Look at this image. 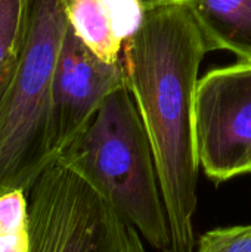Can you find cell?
<instances>
[{
	"instance_id": "52a82bcc",
	"label": "cell",
	"mask_w": 251,
	"mask_h": 252,
	"mask_svg": "<svg viewBox=\"0 0 251 252\" xmlns=\"http://www.w3.org/2000/svg\"><path fill=\"white\" fill-rule=\"evenodd\" d=\"M207 50H228L251 62V0H185Z\"/></svg>"
},
{
	"instance_id": "5bb4252c",
	"label": "cell",
	"mask_w": 251,
	"mask_h": 252,
	"mask_svg": "<svg viewBox=\"0 0 251 252\" xmlns=\"http://www.w3.org/2000/svg\"><path fill=\"white\" fill-rule=\"evenodd\" d=\"M176 1H185V0H143L145 7L157 6V4H166V3H176Z\"/></svg>"
},
{
	"instance_id": "9c48e42d",
	"label": "cell",
	"mask_w": 251,
	"mask_h": 252,
	"mask_svg": "<svg viewBox=\"0 0 251 252\" xmlns=\"http://www.w3.org/2000/svg\"><path fill=\"white\" fill-rule=\"evenodd\" d=\"M33 0H0V77L13 69L24 53Z\"/></svg>"
},
{
	"instance_id": "4fadbf2b",
	"label": "cell",
	"mask_w": 251,
	"mask_h": 252,
	"mask_svg": "<svg viewBox=\"0 0 251 252\" xmlns=\"http://www.w3.org/2000/svg\"><path fill=\"white\" fill-rule=\"evenodd\" d=\"M19 61H21V59H19ZM16 68H18V65H16L13 69H10L9 72H6L4 75L0 77V100L4 97V94H6V92H7V89H9V86H10V83H12V80H13V75H15V72H16Z\"/></svg>"
},
{
	"instance_id": "7c38bea8",
	"label": "cell",
	"mask_w": 251,
	"mask_h": 252,
	"mask_svg": "<svg viewBox=\"0 0 251 252\" xmlns=\"http://www.w3.org/2000/svg\"><path fill=\"white\" fill-rule=\"evenodd\" d=\"M197 252H251V224L219 227L204 233Z\"/></svg>"
},
{
	"instance_id": "8992f818",
	"label": "cell",
	"mask_w": 251,
	"mask_h": 252,
	"mask_svg": "<svg viewBox=\"0 0 251 252\" xmlns=\"http://www.w3.org/2000/svg\"><path fill=\"white\" fill-rule=\"evenodd\" d=\"M124 84L123 62L101 61L67 22L50 86L49 152L55 162L83 133L108 96Z\"/></svg>"
},
{
	"instance_id": "277c9868",
	"label": "cell",
	"mask_w": 251,
	"mask_h": 252,
	"mask_svg": "<svg viewBox=\"0 0 251 252\" xmlns=\"http://www.w3.org/2000/svg\"><path fill=\"white\" fill-rule=\"evenodd\" d=\"M28 252H146L142 235L59 161L27 190Z\"/></svg>"
},
{
	"instance_id": "6da1fadb",
	"label": "cell",
	"mask_w": 251,
	"mask_h": 252,
	"mask_svg": "<svg viewBox=\"0 0 251 252\" xmlns=\"http://www.w3.org/2000/svg\"><path fill=\"white\" fill-rule=\"evenodd\" d=\"M186 1L145 7L141 28L123 46L126 84L146 128L173 252H194L200 162L194 136L198 71L207 53Z\"/></svg>"
},
{
	"instance_id": "3957f363",
	"label": "cell",
	"mask_w": 251,
	"mask_h": 252,
	"mask_svg": "<svg viewBox=\"0 0 251 252\" xmlns=\"http://www.w3.org/2000/svg\"><path fill=\"white\" fill-rule=\"evenodd\" d=\"M65 30L61 0H33L27 44L0 100V196L27 192L55 162L49 152V103Z\"/></svg>"
},
{
	"instance_id": "ba28073f",
	"label": "cell",
	"mask_w": 251,
	"mask_h": 252,
	"mask_svg": "<svg viewBox=\"0 0 251 252\" xmlns=\"http://www.w3.org/2000/svg\"><path fill=\"white\" fill-rule=\"evenodd\" d=\"M65 19L80 41L107 63H120L124 43L114 34L102 0H61Z\"/></svg>"
},
{
	"instance_id": "7a4b0ae2",
	"label": "cell",
	"mask_w": 251,
	"mask_h": 252,
	"mask_svg": "<svg viewBox=\"0 0 251 252\" xmlns=\"http://www.w3.org/2000/svg\"><path fill=\"white\" fill-rule=\"evenodd\" d=\"M58 161L84 179L154 250L173 252L151 142L127 84L108 96Z\"/></svg>"
},
{
	"instance_id": "30bf717a",
	"label": "cell",
	"mask_w": 251,
	"mask_h": 252,
	"mask_svg": "<svg viewBox=\"0 0 251 252\" xmlns=\"http://www.w3.org/2000/svg\"><path fill=\"white\" fill-rule=\"evenodd\" d=\"M30 217L27 192L13 190L0 196V252H28Z\"/></svg>"
},
{
	"instance_id": "5b68a950",
	"label": "cell",
	"mask_w": 251,
	"mask_h": 252,
	"mask_svg": "<svg viewBox=\"0 0 251 252\" xmlns=\"http://www.w3.org/2000/svg\"><path fill=\"white\" fill-rule=\"evenodd\" d=\"M194 136L200 168L210 180L251 174V62L212 69L198 80Z\"/></svg>"
},
{
	"instance_id": "8fae6325",
	"label": "cell",
	"mask_w": 251,
	"mask_h": 252,
	"mask_svg": "<svg viewBox=\"0 0 251 252\" xmlns=\"http://www.w3.org/2000/svg\"><path fill=\"white\" fill-rule=\"evenodd\" d=\"M114 34L126 43L141 28L145 18L143 0H102Z\"/></svg>"
}]
</instances>
